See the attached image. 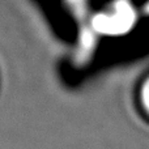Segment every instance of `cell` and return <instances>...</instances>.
Instances as JSON below:
<instances>
[{"label": "cell", "mask_w": 149, "mask_h": 149, "mask_svg": "<svg viewBox=\"0 0 149 149\" xmlns=\"http://www.w3.org/2000/svg\"><path fill=\"white\" fill-rule=\"evenodd\" d=\"M110 12L105 13V29L118 33L119 30H126L132 22V9L127 3L118 1L113 5Z\"/></svg>", "instance_id": "obj_1"}, {"label": "cell", "mask_w": 149, "mask_h": 149, "mask_svg": "<svg viewBox=\"0 0 149 149\" xmlns=\"http://www.w3.org/2000/svg\"><path fill=\"white\" fill-rule=\"evenodd\" d=\"M141 98H143V103H144L145 109H147V110L149 111V80H147L145 85L143 86Z\"/></svg>", "instance_id": "obj_2"}]
</instances>
